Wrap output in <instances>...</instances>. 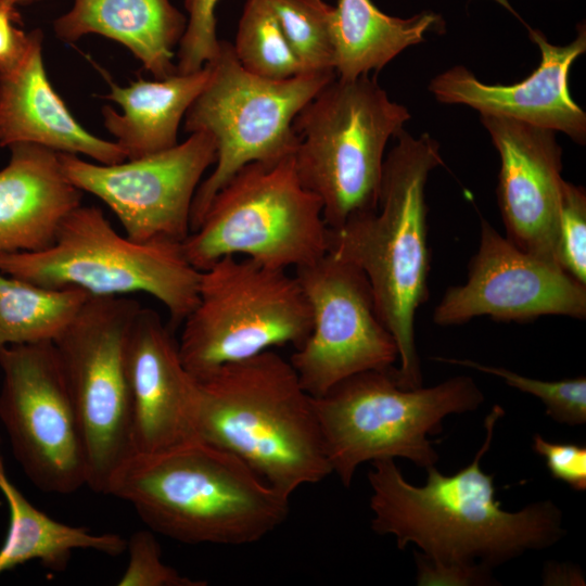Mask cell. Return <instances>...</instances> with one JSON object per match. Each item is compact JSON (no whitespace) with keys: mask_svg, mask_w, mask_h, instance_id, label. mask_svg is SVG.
<instances>
[{"mask_svg":"<svg viewBox=\"0 0 586 586\" xmlns=\"http://www.w3.org/2000/svg\"><path fill=\"white\" fill-rule=\"evenodd\" d=\"M208 79L184 115V131H203L216 144L215 168L199 186L191 206L195 230L216 193L250 163H277L294 155L297 113L336 75L301 73L268 79L242 67L233 47L220 40L218 55L208 63Z\"/></svg>","mask_w":586,"mask_h":586,"instance_id":"cell-9","label":"cell"},{"mask_svg":"<svg viewBox=\"0 0 586 586\" xmlns=\"http://www.w3.org/2000/svg\"><path fill=\"white\" fill-rule=\"evenodd\" d=\"M209 65L199 71L176 73L164 79H139L126 87L113 81L106 99L122 112L103 106L106 130L115 137L127 160L162 152L178 142V129L188 109L204 88Z\"/></svg>","mask_w":586,"mask_h":586,"instance_id":"cell-22","label":"cell"},{"mask_svg":"<svg viewBox=\"0 0 586 586\" xmlns=\"http://www.w3.org/2000/svg\"><path fill=\"white\" fill-rule=\"evenodd\" d=\"M311 310L295 276L251 258L225 256L201 271L198 302L178 341L183 366L201 379L277 346L298 348Z\"/></svg>","mask_w":586,"mask_h":586,"instance_id":"cell-10","label":"cell"},{"mask_svg":"<svg viewBox=\"0 0 586 586\" xmlns=\"http://www.w3.org/2000/svg\"><path fill=\"white\" fill-rule=\"evenodd\" d=\"M107 495L129 502L155 533L184 544L242 546L281 525L290 497L239 457L199 438L133 454Z\"/></svg>","mask_w":586,"mask_h":586,"instance_id":"cell-3","label":"cell"},{"mask_svg":"<svg viewBox=\"0 0 586 586\" xmlns=\"http://www.w3.org/2000/svg\"><path fill=\"white\" fill-rule=\"evenodd\" d=\"M0 272L90 296L146 293L166 307L174 324L194 308L201 276L186 258L182 243L133 241L116 232L99 207L82 204L65 217L48 249L0 253Z\"/></svg>","mask_w":586,"mask_h":586,"instance_id":"cell-7","label":"cell"},{"mask_svg":"<svg viewBox=\"0 0 586 586\" xmlns=\"http://www.w3.org/2000/svg\"><path fill=\"white\" fill-rule=\"evenodd\" d=\"M129 561L119 586H204L205 581L181 575L162 560L161 547L151 530L135 532L127 539Z\"/></svg>","mask_w":586,"mask_h":586,"instance_id":"cell-30","label":"cell"},{"mask_svg":"<svg viewBox=\"0 0 586 586\" xmlns=\"http://www.w3.org/2000/svg\"><path fill=\"white\" fill-rule=\"evenodd\" d=\"M140 307L125 296H89L53 342L79 422L87 486L103 495L135 454L126 343Z\"/></svg>","mask_w":586,"mask_h":586,"instance_id":"cell-11","label":"cell"},{"mask_svg":"<svg viewBox=\"0 0 586 586\" xmlns=\"http://www.w3.org/2000/svg\"><path fill=\"white\" fill-rule=\"evenodd\" d=\"M0 491L7 499L10 522L0 548V574L31 560L63 572L75 549H90L117 557L127 548V539L114 533H92L50 518L33 506L7 475L0 454Z\"/></svg>","mask_w":586,"mask_h":586,"instance_id":"cell-24","label":"cell"},{"mask_svg":"<svg viewBox=\"0 0 586 586\" xmlns=\"http://www.w3.org/2000/svg\"><path fill=\"white\" fill-rule=\"evenodd\" d=\"M442 15L421 11L409 17L382 12L372 0H337L331 21L334 71L352 80L379 72L431 31L444 28Z\"/></svg>","mask_w":586,"mask_h":586,"instance_id":"cell-23","label":"cell"},{"mask_svg":"<svg viewBox=\"0 0 586 586\" xmlns=\"http://www.w3.org/2000/svg\"><path fill=\"white\" fill-rule=\"evenodd\" d=\"M89 296L79 289L43 288L0 272V351L54 342Z\"/></svg>","mask_w":586,"mask_h":586,"instance_id":"cell-25","label":"cell"},{"mask_svg":"<svg viewBox=\"0 0 586 586\" xmlns=\"http://www.w3.org/2000/svg\"><path fill=\"white\" fill-rule=\"evenodd\" d=\"M556 258L570 276L586 284V192L563 180Z\"/></svg>","mask_w":586,"mask_h":586,"instance_id":"cell-29","label":"cell"},{"mask_svg":"<svg viewBox=\"0 0 586 586\" xmlns=\"http://www.w3.org/2000/svg\"><path fill=\"white\" fill-rule=\"evenodd\" d=\"M505 413L495 405L484 420L485 438L472 462L455 474L426 469V483L410 484L394 459L372 461V530L392 535L397 548L415 552L418 585H485L491 571L528 550L549 548L564 535L563 513L551 500L510 512L496 500L494 475L481 468L495 425Z\"/></svg>","mask_w":586,"mask_h":586,"instance_id":"cell-1","label":"cell"},{"mask_svg":"<svg viewBox=\"0 0 586 586\" xmlns=\"http://www.w3.org/2000/svg\"><path fill=\"white\" fill-rule=\"evenodd\" d=\"M14 5H26L39 0H10Z\"/></svg>","mask_w":586,"mask_h":586,"instance_id":"cell-34","label":"cell"},{"mask_svg":"<svg viewBox=\"0 0 586 586\" xmlns=\"http://www.w3.org/2000/svg\"><path fill=\"white\" fill-rule=\"evenodd\" d=\"M586 318V284L557 263L536 257L481 219L480 245L468 266L467 281L447 289L433 313L438 326L489 316L526 322L542 316Z\"/></svg>","mask_w":586,"mask_h":586,"instance_id":"cell-15","label":"cell"},{"mask_svg":"<svg viewBox=\"0 0 586 586\" xmlns=\"http://www.w3.org/2000/svg\"><path fill=\"white\" fill-rule=\"evenodd\" d=\"M232 47L242 67L256 76L281 80L304 73L268 0H245Z\"/></svg>","mask_w":586,"mask_h":586,"instance_id":"cell-26","label":"cell"},{"mask_svg":"<svg viewBox=\"0 0 586 586\" xmlns=\"http://www.w3.org/2000/svg\"><path fill=\"white\" fill-rule=\"evenodd\" d=\"M42 39V31L34 29L22 61L0 74V145L34 143L105 165L127 160L115 141L86 130L53 89L43 65Z\"/></svg>","mask_w":586,"mask_h":586,"instance_id":"cell-19","label":"cell"},{"mask_svg":"<svg viewBox=\"0 0 586 586\" xmlns=\"http://www.w3.org/2000/svg\"><path fill=\"white\" fill-rule=\"evenodd\" d=\"M311 310V330L290 364L303 388L318 397L342 380L390 370L395 340L381 320L365 273L330 253L295 269Z\"/></svg>","mask_w":586,"mask_h":586,"instance_id":"cell-13","label":"cell"},{"mask_svg":"<svg viewBox=\"0 0 586 586\" xmlns=\"http://www.w3.org/2000/svg\"><path fill=\"white\" fill-rule=\"evenodd\" d=\"M15 8L10 0H0V74L22 61L33 39V30L25 33L15 26Z\"/></svg>","mask_w":586,"mask_h":586,"instance_id":"cell-33","label":"cell"},{"mask_svg":"<svg viewBox=\"0 0 586 586\" xmlns=\"http://www.w3.org/2000/svg\"><path fill=\"white\" fill-rule=\"evenodd\" d=\"M530 39L540 52L538 66L512 85L481 81L463 65L436 75L429 91L444 104L469 106L480 115L511 118L563 132L575 143H586V113L569 89V73L586 52V27L577 25L576 37L568 44H553L539 29L528 28Z\"/></svg>","mask_w":586,"mask_h":586,"instance_id":"cell-17","label":"cell"},{"mask_svg":"<svg viewBox=\"0 0 586 586\" xmlns=\"http://www.w3.org/2000/svg\"><path fill=\"white\" fill-rule=\"evenodd\" d=\"M385 155L378 208L328 228V252L359 268L371 286L379 316L393 335L399 367L393 377L407 390L422 386L415 342L418 309L429 297L430 251L425 187L443 165L429 133L402 129Z\"/></svg>","mask_w":586,"mask_h":586,"instance_id":"cell-2","label":"cell"},{"mask_svg":"<svg viewBox=\"0 0 586 586\" xmlns=\"http://www.w3.org/2000/svg\"><path fill=\"white\" fill-rule=\"evenodd\" d=\"M304 73L333 72L331 21L327 0H268Z\"/></svg>","mask_w":586,"mask_h":586,"instance_id":"cell-27","label":"cell"},{"mask_svg":"<svg viewBox=\"0 0 586 586\" xmlns=\"http://www.w3.org/2000/svg\"><path fill=\"white\" fill-rule=\"evenodd\" d=\"M0 170V253H31L51 246L82 191L65 176L59 152L14 143Z\"/></svg>","mask_w":586,"mask_h":586,"instance_id":"cell-20","label":"cell"},{"mask_svg":"<svg viewBox=\"0 0 586 586\" xmlns=\"http://www.w3.org/2000/svg\"><path fill=\"white\" fill-rule=\"evenodd\" d=\"M195 437L232 453L291 497L331 472L311 396L272 349L195 379Z\"/></svg>","mask_w":586,"mask_h":586,"instance_id":"cell-4","label":"cell"},{"mask_svg":"<svg viewBox=\"0 0 586 586\" xmlns=\"http://www.w3.org/2000/svg\"><path fill=\"white\" fill-rule=\"evenodd\" d=\"M187 26L186 16L169 0H74L53 22L65 42L98 34L125 46L155 79L177 73L174 49Z\"/></svg>","mask_w":586,"mask_h":586,"instance_id":"cell-21","label":"cell"},{"mask_svg":"<svg viewBox=\"0 0 586 586\" xmlns=\"http://www.w3.org/2000/svg\"><path fill=\"white\" fill-rule=\"evenodd\" d=\"M480 120L500 158L496 193L506 238L524 252L558 264L564 179L557 132L499 116L480 115Z\"/></svg>","mask_w":586,"mask_h":586,"instance_id":"cell-16","label":"cell"},{"mask_svg":"<svg viewBox=\"0 0 586 586\" xmlns=\"http://www.w3.org/2000/svg\"><path fill=\"white\" fill-rule=\"evenodd\" d=\"M216 155L213 137L203 131L168 150L111 165L59 152L68 180L103 201L129 239L180 243L191 232L192 202Z\"/></svg>","mask_w":586,"mask_h":586,"instance_id":"cell-14","label":"cell"},{"mask_svg":"<svg viewBox=\"0 0 586 586\" xmlns=\"http://www.w3.org/2000/svg\"><path fill=\"white\" fill-rule=\"evenodd\" d=\"M533 450L544 458L550 475L572 489H586V447L574 443H557L536 433Z\"/></svg>","mask_w":586,"mask_h":586,"instance_id":"cell-32","label":"cell"},{"mask_svg":"<svg viewBox=\"0 0 586 586\" xmlns=\"http://www.w3.org/2000/svg\"><path fill=\"white\" fill-rule=\"evenodd\" d=\"M182 249L200 271L239 255L272 268L296 269L327 254L328 227L321 201L303 187L291 155L238 170L216 193Z\"/></svg>","mask_w":586,"mask_h":586,"instance_id":"cell-8","label":"cell"},{"mask_svg":"<svg viewBox=\"0 0 586 586\" xmlns=\"http://www.w3.org/2000/svg\"><path fill=\"white\" fill-rule=\"evenodd\" d=\"M0 368V420L28 479L59 495L87 486L82 436L54 343L7 346Z\"/></svg>","mask_w":586,"mask_h":586,"instance_id":"cell-12","label":"cell"},{"mask_svg":"<svg viewBox=\"0 0 586 586\" xmlns=\"http://www.w3.org/2000/svg\"><path fill=\"white\" fill-rule=\"evenodd\" d=\"M410 118L370 75L335 77L297 113L296 175L328 228L378 208L386 145Z\"/></svg>","mask_w":586,"mask_h":586,"instance_id":"cell-5","label":"cell"},{"mask_svg":"<svg viewBox=\"0 0 586 586\" xmlns=\"http://www.w3.org/2000/svg\"><path fill=\"white\" fill-rule=\"evenodd\" d=\"M218 1L184 0L188 20L176 54L177 73L199 71L218 55L220 40L216 34L215 16Z\"/></svg>","mask_w":586,"mask_h":586,"instance_id":"cell-31","label":"cell"},{"mask_svg":"<svg viewBox=\"0 0 586 586\" xmlns=\"http://www.w3.org/2000/svg\"><path fill=\"white\" fill-rule=\"evenodd\" d=\"M135 454L195 440L196 380L182 364L178 341L151 308L136 314L127 336Z\"/></svg>","mask_w":586,"mask_h":586,"instance_id":"cell-18","label":"cell"},{"mask_svg":"<svg viewBox=\"0 0 586 586\" xmlns=\"http://www.w3.org/2000/svg\"><path fill=\"white\" fill-rule=\"evenodd\" d=\"M434 359L502 379L511 387L539 398L546 407L547 416L558 423L575 426L586 422V378L584 375L560 381H543L471 359L445 357H435Z\"/></svg>","mask_w":586,"mask_h":586,"instance_id":"cell-28","label":"cell"},{"mask_svg":"<svg viewBox=\"0 0 586 586\" xmlns=\"http://www.w3.org/2000/svg\"><path fill=\"white\" fill-rule=\"evenodd\" d=\"M393 369L359 372L311 396L331 472L345 487L364 462L400 457L420 468L435 466L438 455L428 435L442 431L446 416L476 410L484 402L470 377L407 390Z\"/></svg>","mask_w":586,"mask_h":586,"instance_id":"cell-6","label":"cell"}]
</instances>
